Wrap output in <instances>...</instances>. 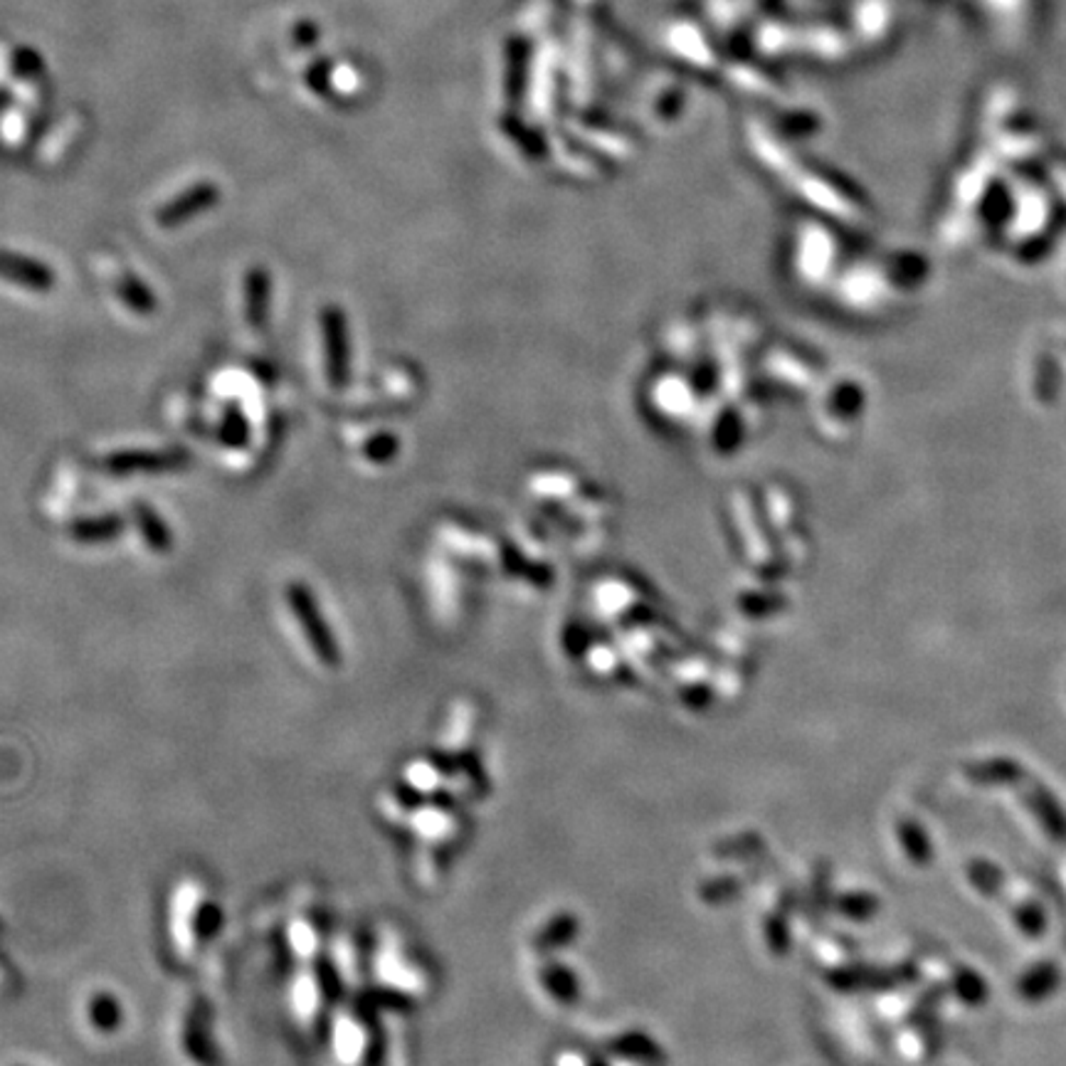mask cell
<instances>
[{"label":"cell","instance_id":"1","mask_svg":"<svg viewBox=\"0 0 1066 1066\" xmlns=\"http://www.w3.org/2000/svg\"><path fill=\"white\" fill-rule=\"evenodd\" d=\"M287 603L292 607V613L297 617V623L302 625L304 637L309 647L314 649V654L318 662L324 667H338L341 662V649L334 639L332 627L322 615V607H318L316 598L309 586L304 583H289L287 588Z\"/></svg>","mask_w":1066,"mask_h":1066},{"label":"cell","instance_id":"2","mask_svg":"<svg viewBox=\"0 0 1066 1066\" xmlns=\"http://www.w3.org/2000/svg\"><path fill=\"white\" fill-rule=\"evenodd\" d=\"M324 351H326V373L328 383L344 387L348 383V326L346 314L338 306H324L322 312Z\"/></svg>","mask_w":1066,"mask_h":1066},{"label":"cell","instance_id":"3","mask_svg":"<svg viewBox=\"0 0 1066 1066\" xmlns=\"http://www.w3.org/2000/svg\"><path fill=\"white\" fill-rule=\"evenodd\" d=\"M190 462V454L186 450H163V452H149V450H131V452H114L102 462V467L106 472H112L119 477V474H137V472H171L178 467H186Z\"/></svg>","mask_w":1066,"mask_h":1066},{"label":"cell","instance_id":"4","mask_svg":"<svg viewBox=\"0 0 1066 1066\" xmlns=\"http://www.w3.org/2000/svg\"><path fill=\"white\" fill-rule=\"evenodd\" d=\"M0 277L31 292H50L57 282L50 265L15 252H0Z\"/></svg>","mask_w":1066,"mask_h":1066},{"label":"cell","instance_id":"5","mask_svg":"<svg viewBox=\"0 0 1066 1066\" xmlns=\"http://www.w3.org/2000/svg\"><path fill=\"white\" fill-rule=\"evenodd\" d=\"M273 302V279L265 267H252L245 277V316L252 328H265Z\"/></svg>","mask_w":1066,"mask_h":1066},{"label":"cell","instance_id":"6","mask_svg":"<svg viewBox=\"0 0 1066 1066\" xmlns=\"http://www.w3.org/2000/svg\"><path fill=\"white\" fill-rule=\"evenodd\" d=\"M134 517H137L141 536H143V541H147V546L151 551H157V554H169V551L173 548V536H171L169 523L163 521L159 513L143 501L134 503Z\"/></svg>","mask_w":1066,"mask_h":1066},{"label":"cell","instance_id":"7","mask_svg":"<svg viewBox=\"0 0 1066 1066\" xmlns=\"http://www.w3.org/2000/svg\"><path fill=\"white\" fill-rule=\"evenodd\" d=\"M124 519L121 517H94V519H82L72 523L70 536L80 544H106V541H114L116 536H121L124 531Z\"/></svg>","mask_w":1066,"mask_h":1066},{"label":"cell","instance_id":"8","mask_svg":"<svg viewBox=\"0 0 1066 1066\" xmlns=\"http://www.w3.org/2000/svg\"><path fill=\"white\" fill-rule=\"evenodd\" d=\"M116 292H119V299L131 309V312L143 314V316L157 312V306H159L157 297H153L151 287L143 282V279H139L137 275H124L119 279V287H116Z\"/></svg>","mask_w":1066,"mask_h":1066},{"label":"cell","instance_id":"9","mask_svg":"<svg viewBox=\"0 0 1066 1066\" xmlns=\"http://www.w3.org/2000/svg\"><path fill=\"white\" fill-rule=\"evenodd\" d=\"M247 420L242 418V413L237 408H228L225 413V418H222V425H220V440L230 444V448H242V444L247 442Z\"/></svg>","mask_w":1066,"mask_h":1066},{"label":"cell","instance_id":"10","mask_svg":"<svg viewBox=\"0 0 1066 1066\" xmlns=\"http://www.w3.org/2000/svg\"><path fill=\"white\" fill-rule=\"evenodd\" d=\"M90 1017H92V1022H94L96 1030H104L106 1032V1030H114L116 1020H119V1017H121V1010H119V1007H116V1003L112 1000L109 995L102 993V995H96L94 1000H92V1005H90Z\"/></svg>","mask_w":1066,"mask_h":1066}]
</instances>
